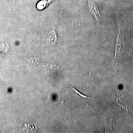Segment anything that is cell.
Masks as SVG:
<instances>
[{
  "instance_id": "5b68a950",
  "label": "cell",
  "mask_w": 133,
  "mask_h": 133,
  "mask_svg": "<svg viewBox=\"0 0 133 133\" xmlns=\"http://www.w3.org/2000/svg\"><path fill=\"white\" fill-rule=\"evenodd\" d=\"M70 88L71 89V91H72L73 93L75 94L77 96H78L80 97V98L83 99H93L94 98V97H88L85 95H83V94H81V93L79 92L75 88H73L71 87L70 86Z\"/></svg>"
},
{
  "instance_id": "7a4b0ae2",
  "label": "cell",
  "mask_w": 133,
  "mask_h": 133,
  "mask_svg": "<svg viewBox=\"0 0 133 133\" xmlns=\"http://www.w3.org/2000/svg\"><path fill=\"white\" fill-rule=\"evenodd\" d=\"M88 6L91 14L94 17L98 26H101L103 23V21L102 16L95 3L92 0H88Z\"/></svg>"
},
{
  "instance_id": "8992f818",
  "label": "cell",
  "mask_w": 133,
  "mask_h": 133,
  "mask_svg": "<svg viewBox=\"0 0 133 133\" xmlns=\"http://www.w3.org/2000/svg\"><path fill=\"white\" fill-rule=\"evenodd\" d=\"M105 133L113 132L112 127V119H110L108 122H105L104 123Z\"/></svg>"
},
{
  "instance_id": "277c9868",
  "label": "cell",
  "mask_w": 133,
  "mask_h": 133,
  "mask_svg": "<svg viewBox=\"0 0 133 133\" xmlns=\"http://www.w3.org/2000/svg\"><path fill=\"white\" fill-rule=\"evenodd\" d=\"M57 41L56 34L55 31H52L50 33L48 36V43L51 45L55 44Z\"/></svg>"
},
{
  "instance_id": "3957f363",
  "label": "cell",
  "mask_w": 133,
  "mask_h": 133,
  "mask_svg": "<svg viewBox=\"0 0 133 133\" xmlns=\"http://www.w3.org/2000/svg\"><path fill=\"white\" fill-rule=\"evenodd\" d=\"M54 1L55 0H41L37 4V8L38 10H42Z\"/></svg>"
},
{
  "instance_id": "52a82bcc",
  "label": "cell",
  "mask_w": 133,
  "mask_h": 133,
  "mask_svg": "<svg viewBox=\"0 0 133 133\" xmlns=\"http://www.w3.org/2000/svg\"></svg>"
},
{
  "instance_id": "6da1fadb",
  "label": "cell",
  "mask_w": 133,
  "mask_h": 133,
  "mask_svg": "<svg viewBox=\"0 0 133 133\" xmlns=\"http://www.w3.org/2000/svg\"><path fill=\"white\" fill-rule=\"evenodd\" d=\"M125 43L124 36L120 28L118 25L117 36L115 42V55L111 66L112 69L115 68L120 60L124 52Z\"/></svg>"
}]
</instances>
